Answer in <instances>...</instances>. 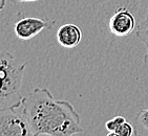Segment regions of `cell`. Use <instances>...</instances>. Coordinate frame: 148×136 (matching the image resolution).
I'll return each mask as SVG.
<instances>
[{"label":"cell","instance_id":"obj_1","mask_svg":"<svg viewBox=\"0 0 148 136\" xmlns=\"http://www.w3.org/2000/svg\"><path fill=\"white\" fill-rule=\"evenodd\" d=\"M33 136L82 133L81 118L69 101H58L47 88H35L24 97Z\"/></svg>","mask_w":148,"mask_h":136},{"label":"cell","instance_id":"obj_2","mask_svg":"<svg viewBox=\"0 0 148 136\" xmlns=\"http://www.w3.org/2000/svg\"><path fill=\"white\" fill-rule=\"evenodd\" d=\"M0 136H33L24 97L1 110Z\"/></svg>","mask_w":148,"mask_h":136},{"label":"cell","instance_id":"obj_3","mask_svg":"<svg viewBox=\"0 0 148 136\" xmlns=\"http://www.w3.org/2000/svg\"><path fill=\"white\" fill-rule=\"evenodd\" d=\"M26 64H19L17 59L8 51H2L0 57L1 75V103H4L20 90L22 85L23 72Z\"/></svg>","mask_w":148,"mask_h":136},{"label":"cell","instance_id":"obj_4","mask_svg":"<svg viewBox=\"0 0 148 136\" xmlns=\"http://www.w3.org/2000/svg\"><path fill=\"white\" fill-rule=\"evenodd\" d=\"M137 19L134 14L125 5L119 6L110 15L108 20V31L116 37L123 38L129 36L134 31Z\"/></svg>","mask_w":148,"mask_h":136},{"label":"cell","instance_id":"obj_5","mask_svg":"<svg viewBox=\"0 0 148 136\" xmlns=\"http://www.w3.org/2000/svg\"><path fill=\"white\" fill-rule=\"evenodd\" d=\"M56 24V20L46 18L22 17L14 25L15 35L18 39L29 40L36 37L44 29H51Z\"/></svg>","mask_w":148,"mask_h":136},{"label":"cell","instance_id":"obj_6","mask_svg":"<svg viewBox=\"0 0 148 136\" xmlns=\"http://www.w3.org/2000/svg\"><path fill=\"white\" fill-rule=\"evenodd\" d=\"M82 40V31L77 24H63L57 31V41L65 48H74Z\"/></svg>","mask_w":148,"mask_h":136},{"label":"cell","instance_id":"obj_7","mask_svg":"<svg viewBox=\"0 0 148 136\" xmlns=\"http://www.w3.org/2000/svg\"><path fill=\"white\" fill-rule=\"evenodd\" d=\"M137 37L142 41L143 44L146 47V54L144 56V63L148 67V9L146 11L145 18L138 25Z\"/></svg>","mask_w":148,"mask_h":136},{"label":"cell","instance_id":"obj_8","mask_svg":"<svg viewBox=\"0 0 148 136\" xmlns=\"http://www.w3.org/2000/svg\"><path fill=\"white\" fill-rule=\"evenodd\" d=\"M138 135H148V108L142 109L137 115L136 119Z\"/></svg>","mask_w":148,"mask_h":136},{"label":"cell","instance_id":"obj_9","mask_svg":"<svg viewBox=\"0 0 148 136\" xmlns=\"http://www.w3.org/2000/svg\"><path fill=\"white\" fill-rule=\"evenodd\" d=\"M138 135L137 127L126 120L116 132L107 133V136H136Z\"/></svg>","mask_w":148,"mask_h":136},{"label":"cell","instance_id":"obj_10","mask_svg":"<svg viewBox=\"0 0 148 136\" xmlns=\"http://www.w3.org/2000/svg\"><path fill=\"white\" fill-rule=\"evenodd\" d=\"M126 122V118L123 116H116L114 118L107 120L105 124V129L107 130V133H112L119 129L121 126Z\"/></svg>","mask_w":148,"mask_h":136},{"label":"cell","instance_id":"obj_11","mask_svg":"<svg viewBox=\"0 0 148 136\" xmlns=\"http://www.w3.org/2000/svg\"><path fill=\"white\" fill-rule=\"evenodd\" d=\"M15 2H36V1H39V0H13Z\"/></svg>","mask_w":148,"mask_h":136},{"label":"cell","instance_id":"obj_12","mask_svg":"<svg viewBox=\"0 0 148 136\" xmlns=\"http://www.w3.org/2000/svg\"><path fill=\"white\" fill-rule=\"evenodd\" d=\"M5 3H6V0H1V9H3V7H4Z\"/></svg>","mask_w":148,"mask_h":136},{"label":"cell","instance_id":"obj_13","mask_svg":"<svg viewBox=\"0 0 148 136\" xmlns=\"http://www.w3.org/2000/svg\"><path fill=\"white\" fill-rule=\"evenodd\" d=\"M147 1H148V0H147Z\"/></svg>","mask_w":148,"mask_h":136}]
</instances>
